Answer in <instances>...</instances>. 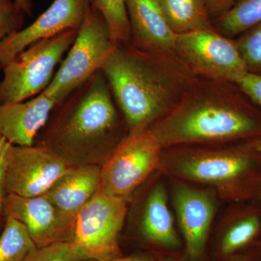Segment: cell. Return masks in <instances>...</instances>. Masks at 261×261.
I'll return each instance as SVG.
<instances>
[{"label": "cell", "instance_id": "cell-1", "mask_svg": "<svg viewBox=\"0 0 261 261\" xmlns=\"http://www.w3.org/2000/svg\"><path fill=\"white\" fill-rule=\"evenodd\" d=\"M128 136L102 70L57 103L34 145L50 149L69 167L98 166Z\"/></svg>", "mask_w": 261, "mask_h": 261}, {"label": "cell", "instance_id": "cell-2", "mask_svg": "<svg viewBox=\"0 0 261 261\" xmlns=\"http://www.w3.org/2000/svg\"><path fill=\"white\" fill-rule=\"evenodd\" d=\"M149 130L163 149L253 140L261 137V109L234 82L198 75Z\"/></svg>", "mask_w": 261, "mask_h": 261}, {"label": "cell", "instance_id": "cell-3", "mask_svg": "<svg viewBox=\"0 0 261 261\" xmlns=\"http://www.w3.org/2000/svg\"><path fill=\"white\" fill-rule=\"evenodd\" d=\"M126 123L128 135L148 130L181 100L198 75L179 56L114 44L101 68Z\"/></svg>", "mask_w": 261, "mask_h": 261}, {"label": "cell", "instance_id": "cell-4", "mask_svg": "<svg viewBox=\"0 0 261 261\" xmlns=\"http://www.w3.org/2000/svg\"><path fill=\"white\" fill-rule=\"evenodd\" d=\"M163 149L161 161L175 176L217 187L232 202L261 199V152L249 140Z\"/></svg>", "mask_w": 261, "mask_h": 261}, {"label": "cell", "instance_id": "cell-5", "mask_svg": "<svg viewBox=\"0 0 261 261\" xmlns=\"http://www.w3.org/2000/svg\"><path fill=\"white\" fill-rule=\"evenodd\" d=\"M78 30H68L33 43L3 65L0 104L23 102L42 93L74 42Z\"/></svg>", "mask_w": 261, "mask_h": 261}, {"label": "cell", "instance_id": "cell-6", "mask_svg": "<svg viewBox=\"0 0 261 261\" xmlns=\"http://www.w3.org/2000/svg\"><path fill=\"white\" fill-rule=\"evenodd\" d=\"M106 20L93 3L79 29L74 42L42 93L58 102L101 70L113 44Z\"/></svg>", "mask_w": 261, "mask_h": 261}, {"label": "cell", "instance_id": "cell-7", "mask_svg": "<svg viewBox=\"0 0 261 261\" xmlns=\"http://www.w3.org/2000/svg\"><path fill=\"white\" fill-rule=\"evenodd\" d=\"M127 213V199L99 190L75 216L72 244L84 260L122 256L118 235Z\"/></svg>", "mask_w": 261, "mask_h": 261}, {"label": "cell", "instance_id": "cell-8", "mask_svg": "<svg viewBox=\"0 0 261 261\" xmlns=\"http://www.w3.org/2000/svg\"><path fill=\"white\" fill-rule=\"evenodd\" d=\"M176 51L199 76L236 83L248 72L235 39L214 28L177 34Z\"/></svg>", "mask_w": 261, "mask_h": 261}, {"label": "cell", "instance_id": "cell-9", "mask_svg": "<svg viewBox=\"0 0 261 261\" xmlns=\"http://www.w3.org/2000/svg\"><path fill=\"white\" fill-rule=\"evenodd\" d=\"M162 151L149 129L128 135L101 167V191L127 199L159 167Z\"/></svg>", "mask_w": 261, "mask_h": 261}, {"label": "cell", "instance_id": "cell-10", "mask_svg": "<svg viewBox=\"0 0 261 261\" xmlns=\"http://www.w3.org/2000/svg\"><path fill=\"white\" fill-rule=\"evenodd\" d=\"M70 168L42 146L13 145L5 169V190L24 197L44 195Z\"/></svg>", "mask_w": 261, "mask_h": 261}, {"label": "cell", "instance_id": "cell-11", "mask_svg": "<svg viewBox=\"0 0 261 261\" xmlns=\"http://www.w3.org/2000/svg\"><path fill=\"white\" fill-rule=\"evenodd\" d=\"M4 211L6 219L17 220L25 226L39 248L73 241L74 216L63 214L44 195L24 197L8 194Z\"/></svg>", "mask_w": 261, "mask_h": 261}, {"label": "cell", "instance_id": "cell-12", "mask_svg": "<svg viewBox=\"0 0 261 261\" xmlns=\"http://www.w3.org/2000/svg\"><path fill=\"white\" fill-rule=\"evenodd\" d=\"M93 0H54L31 25L0 43V67L33 43L68 30H79Z\"/></svg>", "mask_w": 261, "mask_h": 261}, {"label": "cell", "instance_id": "cell-13", "mask_svg": "<svg viewBox=\"0 0 261 261\" xmlns=\"http://www.w3.org/2000/svg\"><path fill=\"white\" fill-rule=\"evenodd\" d=\"M130 30L129 44L145 53L178 56L176 35L158 0H125Z\"/></svg>", "mask_w": 261, "mask_h": 261}, {"label": "cell", "instance_id": "cell-14", "mask_svg": "<svg viewBox=\"0 0 261 261\" xmlns=\"http://www.w3.org/2000/svg\"><path fill=\"white\" fill-rule=\"evenodd\" d=\"M58 102L41 93L23 102L0 104V136L13 145H34Z\"/></svg>", "mask_w": 261, "mask_h": 261}, {"label": "cell", "instance_id": "cell-15", "mask_svg": "<svg viewBox=\"0 0 261 261\" xmlns=\"http://www.w3.org/2000/svg\"><path fill=\"white\" fill-rule=\"evenodd\" d=\"M173 200L187 252L196 259L205 246L214 217V201L207 192L185 185L176 187Z\"/></svg>", "mask_w": 261, "mask_h": 261}, {"label": "cell", "instance_id": "cell-16", "mask_svg": "<svg viewBox=\"0 0 261 261\" xmlns=\"http://www.w3.org/2000/svg\"><path fill=\"white\" fill-rule=\"evenodd\" d=\"M101 187V167L70 168L44 195L63 214L74 216Z\"/></svg>", "mask_w": 261, "mask_h": 261}, {"label": "cell", "instance_id": "cell-17", "mask_svg": "<svg viewBox=\"0 0 261 261\" xmlns=\"http://www.w3.org/2000/svg\"><path fill=\"white\" fill-rule=\"evenodd\" d=\"M141 231L149 243L171 247L178 245L166 190L161 185L154 187L147 198Z\"/></svg>", "mask_w": 261, "mask_h": 261}, {"label": "cell", "instance_id": "cell-18", "mask_svg": "<svg viewBox=\"0 0 261 261\" xmlns=\"http://www.w3.org/2000/svg\"><path fill=\"white\" fill-rule=\"evenodd\" d=\"M168 25L176 34L214 29L205 0H158Z\"/></svg>", "mask_w": 261, "mask_h": 261}, {"label": "cell", "instance_id": "cell-19", "mask_svg": "<svg viewBox=\"0 0 261 261\" xmlns=\"http://www.w3.org/2000/svg\"><path fill=\"white\" fill-rule=\"evenodd\" d=\"M261 22V0H239L226 14L213 21L220 34L231 38L238 37Z\"/></svg>", "mask_w": 261, "mask_h": 261}, {"label": "cell", "instance_id": "cell-20", "mask_svg": "<svg viewBox=\"0 0 261 261\" xmlns=\"http://www.w3.org/2000/svg\"><path fill=\"white\" fill-rule=\"evenodd\" d=\"M37 247L23 224L7 218L0 234V261H23Z\"/></svg>", "mask_w": 261, "mask_h": 261}, {"label": "cell", "instance_id": "cell-21", "mask_svg": "<svg viewBox=\"0 0 261 261\" xmlns=\"http://www.w3.org/2000/svg\"><path fill=\"white\" fill-rule=\"evenodd\" d=\"M102 14L115 44H129L130 30L125 0H93Z\"/></svg>", "mask_w": 261, "mask_h": 261}, {"label": "cell", "instance_id": "cell-22", "mask_svg": "<svg viewBox=\"0 0 261 261\" xmlns=\"http://www.w3.org/2000/svg\"><path fill=\"white\" fill-rule=\"evenodd\" d=\"M234 39L248 73L261 75V22Z\"/></svg>", "mask_w": 261, "mask_h": 261}, {"label": "cell", "instance_id": "cell-23", "mask_svg": "<svg viewBox=\"0 0 261 261\" xmlns=\"http://www.w3.org/2000/svg\"><path fill=\"white\" fill-rule=\"evenodd\" d=\"M71 243L56 244L44 247H37L23 261H84Z\"/></svg>", "mask_w": 261, "mask_h": 261}, {"label": "cell", "instance_id": "cell-24", "mask_svg": "<svg viewBox=\"0 0 261 261\" xmlns=\"http://www.w3.org/2000/svg\"><path fill=\"white\" fill-rule=\"evenodd\" d=\"M25 12L11 0H0V43L21 30Z\"/></svg>", "mask_w": 261, "mask_h": 261}, {"label": "cell", "instance_id": "cell-25", "mask_svg": "<svg viewBox=\"0 0 261 261\" xmlns=\"http://www.w3.org/2000/svg\"><path fill=\"white\" fill-rule=\"evenodd\" d=\"M13 145L8 142L4 137L0 136V234L5 227L6 218L5 216V200L6 197L7 192L5 187V174L6 169L7 163L10 152H11Z\"/></svg>", "mask_w": 261, "mask_h": 261}, {"label": "cell", "instance_id": "cell-26", "mask_svg": "<svg viewBox=\"0 0 261 261\" xmlns=\"http://www.w3.org/2000/svg\"><path fill=\"white\" fill-rule=\"evenodd\" d=\"M236 84L261 109V75L247 72Z\"/></svg>", "mask_w": 261, "mask_h": 261}, {"label": "cell", "instance_id": "cell-27", "mask_svg": "<svg viewBox=\"0 0 261 261\" xmlns=\"http://www.w3.org/2000/svg\"><path fill=\"white\" fill-rule=\"evenodd\" d=\"M209 16L212 21L220 18L231 8L239 0H205Z\"/></svg>", "mask_w": 261, "mask_h": 261}, {"label": "cell", "instance_id": "cell-28", "mask_svg": "<svg viewBox=\"0 0 261 261\" xmlns=\"http://www.w3.org/2000/svg\"><path fill=\"white\" fill-rule=\"evenodd\" d=\"M230 261H261L258 247L237 254Z\"/></svg>", "mask_w": 261, "mask_h": 261}, {"label": "cell", "instance_id": "cell-29", "mask_svg": "<svg viewBox=\"0 0 261 261\" xmlns=\"http://www.w3.org/2000/svg\"><path fill=\"white\" fill-rule=\"evenodd\" d=\"M84 261H154L152 258L145 256L118 257L108 260H86Z\"/></svg>", "mask_w": 261, "mask_h": 261}, {"label": "cell", "instance_id": "cell-30", "mask_svg": "<svg viewBox=\"0 0 261 261\" xmlns=\"http://www.w3.org/2000/svg\"><path fill=\"white\" fill-rule=\"evenodd\" d=\"M14 2L20 9L25 12V13L31 15L32 5L30 0H14Z\"/></svg>", "mask_w": 261, "mask_h": 261}, {"label": "cell", "instance_id": "cell-31", "mask_svg": "<svg viewBox=\"0 0 261 261\" xmlns=\"http://www.w3.org/2000/svg\"><path fill=\"white\" fill-rule=\"evenodd\" d=\"M249 142L255 147V149H256L257 151L261 152V137H258V138L253 139V140H249Z\"/></svg>", "mask_w": 261, "mask_h": 261}, {"label": "cell", "instance_id": "cell-32", "mask_svg": "<svg viewBox=\"0 0 261 261\" xmlns=\"http://www.w3.org/2000/svg\"><path fill=\"white\" fill-rule=\"evenodd\" d=\"M258 250H259V252H260V256H261V243L260 244V245H259Z\"/></svg>", "mask_w": 261, "mask_h": 261}, {"label": "cell", "instance_id": "cell-33", "mask_svg": "<svg viewBox=\"0 0 261 261\" xmlns=\"http://www.w3.org/2000/svg\"><path fill=\"white\" fill-rule=\"evenodd\" d=\"M171 261H175V260H171Z\"/></svg>", "mask_w": 261, "mask_h": 261}, {"label": "cell", "instance_id": "cell-34", "mask_svg": "<svg viewBox=\"0 0 261 261\" xmlns=\"http://www.w3.org/2000/svg\"><path fill=\"white\" fill-rule=\"evenodd\" d=\"M0 68H2L1 67H0Z\"/></svg>", "mask_w": 261, "mask_h": 261}]
</instances>
